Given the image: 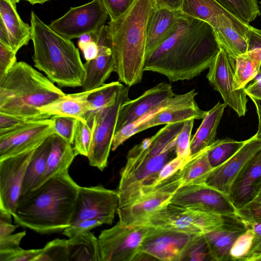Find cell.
<instances>
[{
	"instance_id": "6da1fadb",
	"label": "cell",
	"mask_w": 261,
	"mask_h": 261,
	"mask_svg": "<svg viewBox=\"0 0 261 261\" xmlns=\"http://www.w3.org/2000/svg\"><path fill=\"white\" fill-rule=\"evenodd\" d=\"M220 49L209 24L185 14L171 35L146 56L144 71L172 82L190 80L208 69Z\"/></svg>"
},
{
	"instance_id": "7a4b0ae2",
	"label": "cell",
	"mask_w": 261,
	"mask_h": 261,
	"mask_svg": "<svg viewBox=\"0 0 261 261\" xmlns=\"http://www.w3.org/2000/svg\"><path fill=\"white\" fill-rule=\"evenodd\" d=\"M80 187L68 172L51 177L20 196L15 223L41 234L63 231L71 225Z\"/></svg>"
},
{
	"instance_id": "3957f363",
	"label": "cell",
	"mask_w": 261,
	"mask_h": 261,
	"mask_svg": "<svg viewBox=\"0 0 261 261\" xmlns=\"http://www.w3.org/2000/svg\"><path fill=\"white\" fill-rule=\"evenodd\" d=\"M184 123L165 125L128 151L117 190L118 207L132 203L155 188L160 171L176 156L175 138Z\"/></svg>"
},
{
	"instance_id": "277c9868",
	"label": "cell",
	"mask_w": 261,
	"mask_h": 261,
	"mask_svg": "<svg viewBox=\"0 0 261 261\" xmlns=\"http://www.w3.org/2000/svg\"><path fill=\"white\" fill-rule=\"evenodd\" d=\"M155 6L154 0H135L124 14L108 22L114 72L126 86L142 81L146 57V25Z\"/></svg>"
},
{
	"instance_id": "5b68a950",
	"label": "cell",
	"mask_w": 261,
	"mask_h": 261,
	"mask_svg": "<svg viewBox=\"0 0 261 261\" xmlns=\"http://www.w3.org/2000/svg\"><path fill=\"white\" fill-rule=\"evenodd\" d=\"M31 26L35 67L59 87H82L86 70L74 43L53 30L34 11Z\"/></svg>"
},
{
	"instance_id": "8992f818",
	"label": "cell",
	"mask_w": 261,
	"mask_h": 261,
	"mask_svg": "<svg viewBox=\"0 0 261 261\" xmlns=\"http://www.w3.org/2000/svg\"><path fill=\"white\" fill-rule=\"evenodd\" d=\"M64 94L31 65L17 62L0 79V112L38 119L49 118L39 109Z\"/></svg>"
},
{
	"instance_id": "52a82bcc",
	"label": "cell",
	"mask_w": 261,
	"mask_h": 261,
	"mask_svg": "<svg viewBox=\"0 0 261 261\" xmlns=\"http://www.w3.org/2000/svg\"><path fill=\"white\" fill-rule=\"evenodd\" d=\"M180 10L187 16L209 24L221 48L232 59L248 51L247 36L250 25L215 0H184Z\"/></svg>"
},
{
	"instance_id": "ba28073f",
	"label": "cell",
	"mask_w": 261,
	"mask_h": 261,
	"mask_svg": "<svg viewBox=\"0 0 261 261\" xmlns=\"http://www.w3.org/2000/svg\"><path fill=\"white\" fill-rule=\"evenodd\" d=\"M197 94L195 89L185 93L175 94L162 108L115 132L112 150H115L134 135L151 127L185 122L191 119H203L207 111L199 107L195 100Z\"/></svg>"
},
{
	"instance_id": "9c48e42d",
	"label": "cell",
	"mask_w": 261,
	"mask_h": 261,
	"mask_svg": "<svg viewBox=\"0 0 261 261\" xmlns=\"http://www.w3.org/2000/svg\"><path fill=\"white\" fill-rule=\"evenodd\" d=\"M226 216L168 203L149 215L142 225L203 234L222 226Z\"/></svg>"
},
{
	"instance_id": "30bf717a",
	"label": "cell",
	"mask_w": 261,
	"mask_h": 261,
	"mask_svg": "<svg viewBox=\"0 0 261 261\" xmlns=\"http://www.w3.org/2000/svg\"><path fill=\"white\" fill-rule=\"evenodd\" d=\"M129 86L123 85L113 105L96 111L87 120L92 131V144L87 158L91 166L101 171L107 166L121 107L129 99Z\"/></svg>"
},
{
	"instance_id": "8fae6325",
	"label": "cell",
	"mask_w": 261,
	"mask_h": 261,
	"mask_svg": "<svg viewBox=\"0 0 261 261\" xmlns=\"http://www.w3.org/2000/svg\"><path fill=\"white\" fill-rule=\"evenodd\" d=\"M151 226L118 222L98 238L100 261H134Z\"/></svg>"
},
{
	"instance_id": "7c38bea8",
	"label": "cell",
	"mask_w": 261,
	"mask_h": 261,
	"mask_svg": "<svg viewBox=\"0 0 261 261\" xmlns=\"http://www.w3.org/2000/svg\"><path fill=\"white\" fill-rule=\"evenodd\" d=\"M198 234L151 226L134 261H181Z\"/></svg>"
},
{
	"instance_id": "4fadbf2b",
	"label": "cell",
	"mask_w": 261,
	"mask_h": 261,
	"mask_svg": "<svg viewBox=\"0 0 261 261\" xmlns=\"http://www.w3.org/2000/svg\"><path fill=\"white\" fill-rule=\"evenodd\" d=\"M109 15L101 0H92L72 7L63 16L48 25L55 32L71 40L99 31Z\"/></svg>"
},
{
	"instance_id": "5bb4252c",
	"label": "cell",
	"mask_w": 261,
	"mask_h": 261,
	"mask_svg": "<svg viewBox=\"0 0 261 261\" xmlns=\"http://www.w3.org/2000/svg\"><path fill=\"white\" fill-rule=\"evenodd\" d=\"M117 190L101 185L80 187L71 225L80 221L96 219L103 224H111L119 206Z\"/></svg>"
},
{
	"instance_id": "9a60e30c",
	"label": "cell",
	"mask_w": 261,
	"mask_h": 261,
	"mask_svg": "<svg viewBox=\"0 0 261 261\" xmlns=\"http://www.w3.org/2000/svg\"><path fill=\"white\" fill-rule=\"evenodd\" d=\"M181 170L132 203L118 207L119 222L129 225H142L149 215L169 203L183 185Z\"/></svg>"
},
{
	"instance_id": "2e32d148",
	"label": "cell",
	"mask_w": 261,
	"mask_h": 261,
	"mask_svg": "<svg viewBox=\"0 0 261 261\" xmlns=\"http://www.w3.org/2000/svg\"><path fill=\"white\" fill-rule=\"evenodd\" d=\"M170 203L222 216H238L229 197L205 184L181 186Z\"/></svg>"
},
{
	"instance_id": "e0dca14e",
	"label": "cell",
	"mask_w": 261,
	"mask_h": 261,
	"mask_svg": "<svg viewBox=\"0 0 261 261\" xmlns=\"http://www.w3.org/2000/svg\"><path fill=\"white\" fill-rule=\"evenodd\" d=\"M233 61L221 48L208 68L206 78L214 90L220 94L226 106L241 117L245 116L247 112V94L245 88L233 89Z\"/></svg>"
},
{
	"instance_id": "ac0fdd59",
	"label": "cell",
	"mask_w": 261,
	"mask_h": 261,
	"mask_svg": "<svg viewBox=\"0 0 261 261\" xmlns=\"http://www.w3.org/2000/svg\"><path fill=\"white\" fill-rule=\"evenodd\" d=\"M55 134L51 118L31 121L0 135V160L36 149Z\"/></svg>"
},
{
	"instance_id": "d6986e66",
	"label": "cell",
	"mask_w": 261,
	"mask_h": 261,
	"mask_svg": "<svg viewBox=\"0 0 261 261\" xmlns=\"http://www.w3.org/2000/svg\"><path fill=\"white\" fill-rule=\"evenodd\" d=\"M35 149L0 160V210L12 216L21 194L28 165Z\"/></svg>"
},
{
	"instance_id": "ffe728a7",
	"label": "cell",
	"mask_w": 261,
	"mask_h": 261,
	"mask_svg": "<svg viewBox=\"0 0 261 261\" xmlns=\"http://www.w3.org/2000/svg\"><path fill=\"white\" fill-rule=\"evenodd\" d=\"M175 95L170 84L162 82L147 90L137 98L129 99L121 107L115 132L162 108Z\"/></svg>"
},
{
	"instance_id": "44dd1931",
	"label": "cell",
	"mask_w": 261,
	"mask_h": 261,
	"mask_svg": "<svg viewBox=\"0 0 261 261\" xmlns=\"http://www.w3.org/2000/svg\"><path fill=\"white\" fill-rule=\"evenodd\" d=\"M90 34L92 40L97 44L98 54L95 58L84 63L86 77L82 86V91L91 90L103 85L114 69L108 25H105L99 31Z\"/></svg>"
},
{
	"instance_id": "7402d4cb",
	"label": "cell",
	"mask_w": 261,
	"mask_h": 261,
	"mask_svg": "<svg viewBox=\"0 0 261 261\" xmlns=\"http://www.w3.org/2000/svg\"><path fill=\"white\" fill-rule=\"evenodd\" d=\"M261 149V138L255 134L229 159L214 168L205 184L229 197L233 181L248 161Z\"/></svg>"
},
{
	"instance_id": "603a6c76",
	"label": "cell",
	"mask_w": 261,
	"mask_h": 261,
	"mask_svg": "<svg viewBox=\"0 0 261 261\" xmlns=\"http://www.w3.org/2000/svg\"><path fill=\"white\" fill-rule=\"evenodd\" d=\"M261 188V149L246 164L233 181L229 198L237 210L252 201Z\"/></svg>"
},
{
	"instance_id": "cb8c5ba5",
	"label": "cell",
	"mask_w": 261,
	"mask_h": 261,
	"mask_svg": "<svg viewBox=\"0 0 261 261\" xmlns=\"http://www.w3.org/2000/svg\"><path fill=\"white\" fill-rule=\"evenodd\" d=\"M248 228L239 216H226L222 226L203 233L212 260H230L229 252L233 243Z\"/></svg>"
},
{
	"instance_id": "d4e9b609",
	"label": "cell",
	"mask_w": 261,
	"mask_h": 261,
	"mask_svg": "<svg viewBox=\"0 0 261 261\" xmlns=\"http://www.w3.org/2000/svg\"><path fill=\"white\" fill-rule=\"evenodd\" d=\"M184 15L180 10L155 7L146 25V56L171 35Z\"/></svg>"
},
{
	"instance_id": "484cf974",
	"label": "cell",
	"mask_w": 261,
	"mask_h": 261,
	"mask_svg": "<svg viewBox=\"0 0 261 261\" xmlns=\"http://www.w3.org/2000/svg\"><path fill=\"white\" fill-rule=\"evenodd\" d=\"M94 89L65 94L43 106L39 111L41 114L50 117L56 115L68 116L87 121L86 117L91 111L88 98Z\"/></svg>"
},
{
	"instance_id": "4316f807",
	"label": "cell",
	"mask_w": 261,
	"mask_h": 261,
	"mask_svg": "<svg viewBox=\"0 0 261 261\" xmlns=\"http://www.w3.org/2000/svg\"><path fill=\"white\" fill-rule=\"evenodd\" d=\"M0 20L7 31L11 48L17 53L32 39V28L23 22L9 0H0Z\"/></svg>"
},
{
	"instance_id": "83f0119b",
	"label": "cell",
	"mask_w": 261,
	"mask_h": 261,
	"mask_svg": "<svg viewBox=\"0 0 261 261\" xmlns=\"http://www.w3.org/2000/svg\"><path fill=\"white\" fill-rule=\"evenodd\" d=\"M72 145L59 135L53 134L45 170L39 186L55 175L68 172L69 167L77 155Z\"/></svg>"
},
{
	"instance_id": "f1b7e54d",
	"label": "cell",
	"mask_w": 261,
	"mask_h": 261,
	"mask_svg": "<svg viewBox=\"0 0 261 261\" xmlns=\"http://www.w3.org/2000/svg\"><path fill=\"white\" fill-rule=\"evenodd\" d=\"M226 105L218 102L207 111L190 141L191 155L205 149L214 142Z\"/></svg>"
},
{
	"instance_id": "f546056e",
	"label": "cell",
	"mask_w": 261,
	"mask_h": 261,
	"mask_svg": "<svg viewBox=\"0 0 261 261\" xmlns=\"http://www.w3.org/2000/svg\"><path fill=\"white\" fill-rule=\"evenodd\" d=\"M53 135L35 149L26 170L21 195L39 186L45 170L47 157L52 145Z\"/></svg>"
},
{
	"instance_id": "4dcf8cb0",
	"label": "cell",
	"mask_w": 261,
	"mask_h": 261,
	"mask_svg": "<svg viewBox=\"0 0 261 261\" xmlns=\"http://www.w3.org/2000/svg\"><path fill=\"white\" fill-rule=\"evenodd\" d=\"M233 87L234 90L245 88L246 85L259 74L261 54L258 49L248 50L235 60Z\"/></svg>"
},
{
	"instance_id": "1f68e13d",
	"label": "cell",
	"mask_w": 261,
	"mask_h": 261,
	"mask_svg": "<svg viewBox=\"0 0 261 261\" xmlns=\"http://www.w3.org/2000/svg\"><path fill=\"white\" fill-rule=\"evenodd\" d=\"M69 261H100L98 238L90 231L67 240Z\"/></svg>"
},
{
	"instance_id": "d6a6232c",
	"label": "cell",
	"mask_w": 261,
	"mask_h": 261,
	"mask_svg": "<svg viewBox=\"0 0 261 261\" xmlns=\"http://www.w3.org/2000/svg\"><path fill=\"white\" fill-rule=\"evenodd\" d=\"M213 168L208 159L207 148L191 155L181 170L183 185L205 184Z\"/></svg>"
},
{
	"instance_id": "836d02e7",
	"label": "cell",
	"mask_w": 261,
	"mask_h": 261,
	"mask_svg": "<svg viewBox=\"0 0 261 261\" xmlns=\"http://www.w3.org/2000/svg\"><path fill=\"white\" fill-rule=\"evenodd\" d=\"M123 86L119 82L115 81L95 89L88 98L91 111L87 115L86 120L96 111L113 105Z\"/></svg>"
},
{
	"instance_id": "e575fe53",
	"label": "cell",
	"mask_w": 261,
	"mask_h": 261,
	"mask_svg": "<svg viewBox=\"0 0 261 261\" xmlns=\"http://www.w3.org/2000/svg\"><path fill=\"white\" fill-rule=\"evenodd\" d=\"M245 141H236L229 138L217 140L207 147L209 162L214 168L232 156L245 144Z\"/></svg>"
},
{
	"instance_id": "d590c367",
	"label": "cell",
	"mask_w": 261,
	"mask_h": 261,
	"mask_svg": "<svg viewBox=\"0 0 261 261\" xmlns=\"http://www.w3.org/2000/svg\"><path fill=\"white\" fill-rule=\"evenodd\" d=\"M230 13L249 23L260 15L257 0H215Z\"/></svg>"
},
{
	"instance_id": "8d00e7d4",
	"label": "cell",
	"mask_w": 261,
	"mask_h": 261,
	"mask_svg": "<svg viewBox=\"0 0 261 261\" xmlns=\"http://www.w3.org/2000/svg\"><path fill=\"white\" fill-rule=\"evenodd\" d=\"M92 131L87 121L76 119L73 137V147L77 155L88 157L92 144Z\"/></svg>"
},
{
	"instance_id": "74e56055",
	"label": "cell",
	"mask_w": 261,
	"mask_h": 261,
	"mask_svg": "<svg viewBox=\"0 0 261 261\" xmlns=\"http://www.w3.org/2000/svg\"><path fill=\"white\" fill-rule=\"evenodd\" d=\"M36 261H69L67 240L56 239L47 243Z\"/></svg>"
},
{
	"instance_id": "f35d334b",
	"label": "cell",
	"mask_w": 261,
	"mask_h": 261,
	"mask_svg": "<svg viewBox=\"0 0 261 261\" xmlns=\"http://www.w3.org/2000/svg\"><path fill=\"white\" fill-rule=\"evenodd\" d=\"M181 260H212L203 234H198L192 241L184 253Z\"/></svg>"
},
{
	"instance_id": "ab89813d",
	"label": "cell",
	"mask_w": 261,
	"mask_h": 261,
	"mask_svg": "<svg viewBox=\"0 0 261 261\" xmlns=\"http://www.w3.org/2000/svg\"><path fill=\"white\" fill-rule=\"evenodd\" d=\"M254 239V233L248 227L233 243L229 252L230 260L244 261L252 248Z\"/></svg>"
},
{
	"instance_id": "60d3db41",
	"label": "cell",
	"mask_w": 261,
	"mask_h": 261,
	"mask_svg": "<svg viewBox=\"0 0 261 261\" xmlns=\"http://www.w3.org/2000/svg\"><path fill=\"white\" fill-rule=\"evenodd\" d=\"M194 119L184 122V125L175 138L176 156L186 159L191 157L190 138L194 123Z\"/></svg>"
},
{
	"instance_id": "b9f144b4",
	"label": "cell",
	"mask_w": 261,
	"mask_h": 261,
	"mask_svg": "<svg viewBox=\"0 0 261 261\" xmlns=\"http://www.w3.org/2000/svg\"><path fill=\"white\" fill-rule=\"evenodd\" d=\"M53 120L55 134L73 144L74 133L77 119L68 116H53Z\"/></svg>"
},
{
	"instance_id": "7bdbcfd3",
	"label": "cell",
	"mask_w": 261,
	"mask_h": 261,
	"mask_svg": "<svg viewBox=\"0 0 261 261\" xmlns=\"http://www.w3.org/2000/svg\"><path fill=\"white\" fill-rule=\"evenodd\" d=\"M41 249L0 250V261H36Z\"/></svg>"
},
{
	"instance_id": "ee69618b",
	"label": "cell",
	"mask_w": 261,
	"mask_h": 261,
	"mask_svg": "<svg viewBox=\"0 0 261 261\" xmlns=\"http://www.w3.org/2000/svg\"><path fill=\"white\" fill-rule=\"evenodd\" d=\"M37 120L40 119L20 117L0 112V135L19 128L31 121Z\"/></svg>"
},
{
	"instance_id": "f6af8a7d",
	"label": "cell",
	"mask_w": 261,
	"mask_h": 261,
	"mask_svg": "<svg viewBox=\"0 0 261 261\" xmlns=\"http://www.w3.org/2000/svg\"><path fill=\"white\" fill-rule=\"evenodd\" d=\"M190 158L176 156L169 161L160 171L154 185V188L182 169Z\"/></svg>"
},
{
	"instance_id": "bcb514c9",
	"label": "cell",
	"mask_w": 261,
	"mask_h": 261,
	"mask_svg": "<svg viewBox=\"0 0 261 261\" xmlns=\"http://www.w3.org/2000/svg\"><path fill=\"white\" fill-rule=\"evenodd\" d=\"M135 0H101L111 20H115L124 14Z\"/></svg>"
},
{
	"instance_id": "7dc6e473",
	"label": "cell",
	"mask_w": 261,
	"mask_h": 261,
	"mask_svg": "<svg viewBox=\"0 0 261 261\" xmlns=\"http://www.w3.org/2000/svg\"><path fill=\"white\" fill-rule=\"evenodd\" d=\"M103 224L96 219H88L70 225L63 231V234L69 238L90 231L92 229Z\"/></svg>"
},
{
	"instance_id": "c3c4849f",
	"label": "cell",
	"mask_w": 261,
	"mask_h": 261,
	"mask_svg": "<svg viewBox=\"0 0 261 261\" xmlns=\"http://www.w3.org/2000/svg\"><path fill=\"white\" fill-rule=\"evenodd\" d=\"M238 216L247 225L261 221V201H251L238 210Z\"/></svg>"
},
{
	"instance_id": "681fc988",
	"label": "cell",
	"mask_w": 261,
	"mask_h": 261,
	"mask_svg": "<svg viewBox=\"0 0 261 261\" xmlns=\"http://www.w3.org/2000/svg\"><path fill=\"white\" fill-rule=\"evenodd\" d=\"M254 233L252 248L244 261H261V221L247 224Z\"/></svg>"
},
{
	"instance_id": "f907efd6",
	"label": "cell",
	"mask_w": 261,
	"mask_h": 261,
	"mask_svg": "<svg viewBox=\"0 0 261 261\" xmlns=\"http://www.w3.org/2000/svg\"><path fill=\"white\" fill-rule=\"evenodd\" d=\"M16 54L10 47L0 42V79L17 62Z\"/></svg>"
},
{
	"instance_id": "816d5d0a",
	"label": "cell",
	"mask_w": 261,
	"mask_h": 261,
	"mask_svg": "<svg viewBox=\"0 0 261 261\" xmlns=\"http://www.w3.org/2000/svg\"><path fill=\"white\" fill-rule=\"evenodd\" d=\"M25 234L24 230L0 238V250H14L20 248L19 245Z\"/></svg>"
},
{
	"instance_id": "f5cc1de1",
	"label": "cell",
	"mask_w": 261,
	"mask_h": 261,
	"mask_svg": "<svg viewBox=\"0 0 261 261\" xmlns=\"http://www.w3.org/2000/svg\"><path fill=\"white\" fill-rule=\"evenodd\" d=\"M248 51L258 49L261 54V30L250 25L247 36ZM261 74V66L258 75Z\"/></svg>"
},
{
	"instance_id": "db71d44e",
	"label": "cell",
	"mask_w": 261,
	"mask_h": 261,
	"mask_svg": "<svg viewBox=\"0 0 261 261\" xmlns=\"http://www.w3.org/2000/svg\"><path fill=\"white\" fill-rule=\"evenodd\" d=\"M79 47L83 53L84 59L88 61L95 58L98 54L97 44L93 40L88 42H78Z\"/></svg>"
},
{
	"instance_id": "11a10c76",
	"label": "cell",
	"mask_w": 261,
	"mask_h": 261,
	"mask_svg": "<svg viewBox=\"0 0 261 261\" xmlns=\"http://www.w3.org/2000/svg\"><path fill=\"white\" fill-rule=\"evenodd\" d=\"M245 91L249 97L261 99V76L245 88Z\"/></svg>"
},
{
	"instance_id": "9f6ffc18",
	"label": "cell",
	"mask_w": 261,
	"mask_h": 261,
	"mask_svg": "<svg viewBox=\"0 0 261 261\" xmlns=\"http://www.w3.org/2000/svg\"><path fill=\"white\" fill-rule=\"evenodd\" d=\"M184 0H154L156 7L171 10H180Z\"/></svg>"
},
{
	"instance_id": "6f0895ef",
	"label": "cell",
	"mask_w": 261,
	"mask_h": 261,
	"mask_svg": "<svg viewBox=\"0 0 261 261\" xmlns=\"http://www.w3.org/2000/svg\"><path fill=\"white\" fill-rule=\"evenodd\" d=\"M19 226L18 225L12 224L11 222H8L0 219V238L9 236Z\"/></svg>"
},
{
	"instance_id": "680465c9",
	"label": "cell",
	"mask_w": 261,
	"mask_h": 261,
	"mask_svg": "<svg viewBox=\"0 0 261 261\" xmlns=\"http://www.w3.org/2000/svg\"><path fill=\"white\" fill-rule=\"evenodd\" d=\"M253 102L257 112L258 119V130L256 133L258 137L261 138V99L250 97Z\"/></svg>"
},
{
	"instance_id": "91938a15",
	"label": "cell",
	"mask_w": 261,
	"mask_h": 261,
	"mask_svg": "<svg viewBox=\"0 0 261 261\" xmlns=\"http://www.w3.org/2000/svg\"><path fill=\"white\" fill-rule=\"evenodd\" d=\"M0 42L10 47L9 35L6 28L2 20H0Z\"/></svg>"
},
{
	"instance_id": "94428289",
	"label": "cell",
	"mask_w": 261,
	"mask_h": 261,
	"mask_svg": "<svg viewBox=\"0 0 261 261\" xmlns=\"http://www.w3.org/2000/svg\"><path fill=\"white\" fill-rule=\"evenodd\" d=\"M92 40L90 34H86L82 35L80 38L79 41L82 42H88Z\"/></svg>"
},
{
	"instance_id": "6125c7cd",
	"label": "cell",
	"mask_w": 261,
	"mask_h": 261,
	"mask_svg": "<svg viewBox=\"0 0 261 261\" xmlns=\"http://www.w3.org/2000/svg\"><path fill=\"white\" fill-rule=\"evenodd\" d=\"M23 1H28L31 4L35 5L36 4H42L44 3L45 2L48 1L49 0H23Z\"/></svg>"
},
{
	"instance_id": "be15d7a7",
	"label": "cell",
	"mask_w": 261,
	"mask_h": 261,
	"mask_svg": "<svg viewBox=\"0 0 261 261\" xmlns=\"http://www.w3.org/2000/svg\"><path fill=\"white\" fill-rule=\"evenodd\" d=\"M252 201H261V188H260L258 194H257L256 196Z\"/></svg>"
},
{
	"instance_id": "e7e4bbea",
	"label": "cell",
	"mask_w": 261,
	"mask_h": 261,
	"mask_svg": "<svg viewBox=\"0 0 261 261\" xmlns=\"http://www.w3.org/2000/svg\"><path fill=\"white\" fill-rule=\"evenodd\" d=\"M12 4L16 8V4L21 0H9Z\"/></svg>"
},
{
	"instance_id": "03108f58",
	"label": "cell",
	"mask_w": 261,
	"mask_h": 261,
	"mask_svg": "<svg viewBox=\"0 0 261 261\" xmlns=\"http://www.w3.org/2000/svg\"><path fill=\"white\" fill-rule=\"evenodd\" d=\"M259 3H260V4H261V1H260Z\"/></svg>"
}]
</instances>
